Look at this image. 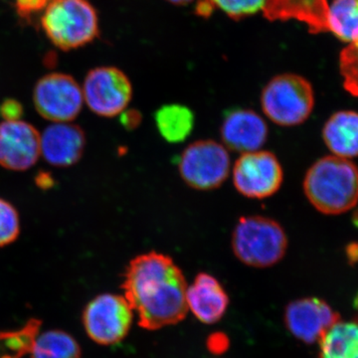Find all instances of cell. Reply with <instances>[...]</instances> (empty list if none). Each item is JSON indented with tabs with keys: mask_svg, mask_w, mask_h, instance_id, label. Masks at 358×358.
Listing matches in <instances>:
<instances>
[{
	"mask_svg": "<svg viewBox=\"0 0 358 358\" xmlns=\"http://www.w3.org/2000/svg\"><path fill=\"white\" fill-rule=\"evenodd\" d=\"M231 159L227 148L212 140L196 141L183 150L178 171L186 185L209 192L220 187L229 176Z\"/></svg>",
	"mask_w": 358,
	"mask_h": 358,
	"instance_id": "6",
	"label": "cell"
},
{
	"mask_svg": "<svg viewBox=\"0 0 358 358\" xmlns=\"http://www.w3.org/2000/svg\"><path fill=\"white\" fill-rule=\"evenodd\" d=\"M339 67L343 87L352 96H358V43L350 44L341 52Z\"/></svg>",
	"mask_w": 358,
	"mask_h": 358,
	"instance_id": "24",
	"label": "cell"
},
{
	"mask_svg": "<svg viewBox=\"0 0 358 358\" xmlns=\"http://www.w3.org/2000/svg\"><path fill=\"white\" fill-rule=\"evenodd\" d=\"M233 185L240 194L250 199L273 196L284 181L279 159L268 150L242 154L232 167Z\"/></svg>",
	"mask_w": 358,
	"mask_h": 358,
	"instance_id": "8",
	"label": "cell"
},
{
	"mask_svg": "<svg viewBox=\"0 0 358 358\" xmlns=\"http://www.w3.org/2000/svg\"><path fill=\"white\" fill-rule=\"evenodd\" d=\"M84 102L96 115L114 117L128 108L133 98V85L129 77L112 66H102L89 71L85 78Z\"/></svg>",
	"mask_w": 358,
	"mask_h": 358,
	"instance_id": "9",
	"label": "cell"
},
{
	"mask_svg": "<svg viewBox=\"0 0 358 358\" xmlns=\"http://www.w3.org/2000/svg\"><path fill=\"white\" fill-rule=\"evenodd\" d=\"M30 355L31 358H81L82 350L69 334L52 329L39 333Z\"/></svg>",
	"mask_w": 358,
	"mask_h": 358,
	"instance_id": "21",
	"label": "cell"
},
{
	"mask_svg": "<svg viewBox=\"0 0 358 358\" xmlns=\"http://www.w3.org/2000/svg\"><path fill=\"white\" fill-rule=\"evenodd\" d=\"M40 134L32 124L21 120L0 122V166L24 171L41 155Z\"/></svg>",
	"mask_w": 358,
	"mask_h": 358,
	"instance_id": "11",
	"label": "cell"
},
{
	"mask_svg": "<svg viewBox=\"0 0 358 358\" xmlns=\"http://www.w3.org/2000/svg\"><path fill=\"white\" fill-rule=\"evenodd\" d=\"M155 121L157 131L164 141L169 143H181L192 134L195 117L186 106L169 103L155 112Z\"/></svg>",
	"mask_w": 358,
	"mask_h": 358,
	"instance_id": "19",
	"label": "cell"
},
{
	"mask_svg": "<svg viewBox=\"0 0 358 358\" xmlns=\"http://www.w3.org/2000/svg\"><path fill=\"white\" fill-rule=\"evenodd\" d=\"M187 282L171 257L150 251L134 257L124 271L122 289L138 324L157 331L178 324L188 313Z\"/></svg>",
	"mask_w": 358,
	"mask_h": 358,
	"instance_id": "1",
	"label": "cell"
},
{
	"mask_svg": "<svg viewBox=\"0 0 358 358\" xmlns=\"http://www.w3.org/2000/svg\"><path fill=\"white\" fill-rule=\"evenodd\" d=\"M20 233L18 211L10 202L0 199V247L13 243Z\"/></svg>",
	"mask_w": 358,
	"mask_h": 358,
	"instance_id": "25",
	"label": "cell"
},
{
	"mask_svg": "<svg viewBox=\"0 0 358 358\" xmlns=\"http://www.w3.org/2000/svg\"><path fill=\"white\" fill-rule=\"evenodd\" d=\"M40 138L41 155L51 166H72L83 157L86 136L77 124L54 122L45 129Z\"/></svg>",
	"mask_w": 358,
	"mask_h": 358,
	"instance_id": "14",
	"label": "cell"
},
{
	"mask_svg": "<svg viewBox=\"0 0 358 358\" xmlns=\"http://www.w3.org/2000/svg\"><path fill=\"white\" fill-rule=\"evenodd\" d=\"M232 251L240 262L268 268L281 262L288 250V236L281 224L265 216H244L232 233Z\"/></svg>",
	"mask_w": 358,
	"mask_h": 358,
	"instance_id": "3",
	"label": "cell"
},
{
	"mask_svg": "<svg viewBox=\"0 0 358 358\" xmlns=\"http://www.w3.org/2000/svg\"><path fill=\"white\" fill-rule=\"evenodd\" d=\"M353 222H355V225L358 227V210L355 212V216H353Z\"/></svg>",
	"mask_w": 358,
	"mask_h": 358,
	"instance_id": "33",
	"label": "cell"
},
{
	"mask_svg": "<svg viewBox=\"0 0 358 358\" xmlns=\"http://www.w3.org/2000/svg\"><path fill=\"white\" fill-rule=\"evenodd\" d=\"M214 8L219 9L233 20H242L261 13L268 0H210Z\"/></svg>",
	"mask_w": 358,
	"mask_h": 358,
	"instance_id": "23",
	"label": "cell"
},
{
	"mask_svg": "<svg viewBox=\"0 0 358 358\" xmlns=\"http://www.w3.org/2000/svg\"><path fill=\"white\" fill-rule=\"evenodd\" d=\"M339 317L329 303L317 298H303L291 301L284 313L287 329L294 338L308 345L319 343Z\"/></svg>",
	"mask_w": 358,
	"mask_h": 358,
	"instance_id": "12",
	"label": "cell"
},
{
	"mask_svg": "<svg viewBox=\"0 0 358 358\" xmlns=\"http://www.w3.org/2000/svg\"><path fill=\"white\" fill-rule=\"evenodd\" d=\"M319 358H358V317L334 322L319 341Z\"/></svg>",
	"mask_w": 358,
	"mask_h": 358,
	"instance_id": "18",
	"label": "cell"
},
{
	"mask_svg": "<svg viewBox=\"0 0 358 358\" xmlns=\"http://www.w3.org/2000/svg\"><path fill=\"white\" fill-rule=\"evenodd\" d=\"M50 0H16V10L22 17H29L33 14L43 11Z\"/></svg>",
	"mask_w": 358,
	"mask_h": 358,
	"instance_id": "26",
	"label": "cell"
},
{
	"mask_svg": "<svg viewBox=\"0 0 358 358\" xmlns=\"http://www.w3.org/2000/svg\"><path fill=\"white\" fill-rule=\"evenodd\" d=\"M188 310L199 322L214 324L220 322L227 312L230 300L227 292L215 277L199 273L186 289Z\"/></svg>",
	"mask_w": 358,
	"mask_h": 358,
	"instance_id": "15",
	"label": "cell"
},
{
	"mask_svg": "<svg viewBox=\"0 0 358 358\" xmlns=\"http://www.w3.org/2000/svg\"><path fill=\"white\" fill-rule=\"evenodd\" d=\"M134 310L124 296L102 294L89 301L84 308L85 331L98 345H114L129 333Z\"/></svg>",
	"mask_w": 358,
	"mask_h": 358,
	"instance_id": "7",
	"label": "cell"
},
{
	"mask_svg": "<svg viewBox=\"0 0 358 358\" xmlns=\"http://www.w3.org/2000/svg\"><path fill=\"white\" fill-rule=\"evenodd\" d=\"M40 329L41 322L31 319L20 329L0 331V358H22L30 355Z\"/></svg>",
	"mask_w": 358,
	"mask_h": 358,
	"instance_id": "22",
	"label": "cell"
},
{
	"mask_svg": "<svg viewBox=\"0 0 358 358\" xmlns=\"http://www.w3.org/2000/svg\"><path fill=\"white\" fill-rule=\"evenodd\" d=\"M220 134L224 147L242 155L261 150L267 141L268 129L258 113L236 109L226 114Z\"/></svg>",
	"mask_w": 358,
	"mask_h": 358,
	"instance_id": "13",
	"label": "cell"
},
{
	"mask_svg": "<svg viewBox=\"0 0 358 358\" xmlns=\"http://www.w3.org/2000/svg\"><path fill=\"white\" fill-rule=\"evenodd\" d=\"M166 1L176 4V6H186V4L192 3L195 0H166Z\"/></svg>",
	"mask_w": 358,
	"mask_h": 358,
	"instance_id": "32",
	"label": "cell"
},
{
	"mask_svg": "<svg viewBox=\"0 0 358 358\" xmlns=\"http://www.w3.org/2000/svg\"><path fill=\"white\" fill-rule=\"evenodd\" d=\"M207 348L214 355H221L229 348V341L224 334H213L207 341Z\"/></svg>",
	"mask_w": 358,
	"mask_h": 358,
	"instance_id": "28",
	"label": "cell"
},
{
	"mask_svg": "<svg viewBox=\"0 0 358 358\" xmlns=\"http://www.w3.org/2000/svg\"><path fill=\"white\" fill-rule=\"evenodd\" d=\"M355 303H357V305L358 306V296H357V301H355Z\"/></svg>",
	"mask_w": 358,
	"mask_h": 358,
	"instance_id": "34",
	"label": "cell"
},
{
	"mask_svg": "<svg viewBox=\"0 0 358 358\" xmlns=\"http://www.w3.org/2000/svg\"><path fill=\"white\" fill-rule=\"evenodd\" d=\"M41 27L64 51L86 46L100 33L98 13L88 0H50L42 13Z\"/></svg>",
	"mask_w": 358,
	"mask_h": 358,
	"instance_id": "4",
	"label": "cell"
},
{
	"mask_svg": "<svg viewBox=\"0 0 358 358\" xmlns=\"http://www.w3.org/2000/svg\"><path fill=\"white\" fill-rule=\"evenodd\" d=\"M322 138L331 155L348 159L358 157V113H334L324 124Z\"/></svg>",
	"mask_w": 358,
	"mask_h": 358,
	"instance_id": "17",
	"label": "cell"
},
{
	"mask_svg": "<svg viewBox=\"0 0 358 358\" xmlns=\"http://www.w3.org/2000/svg\"><path fill=\"white\" fill-rule=\"evenodd\" d=\"M348 257L350 262H357L358 261V244H352L348 247Z\"/></svg>",
	"mask_w": 358,
	"mask_h": 358,
	"instance_id": "31",
	"label": "cell"
},
{
	"mask_svg": "<svg viewBox=\"0 0 358 358\" xmlns=\"http://www.w3.org/2000/svg\"><path fill=\"white\" fill-rule=\"evenodd\" d=\"M33 102L44 119L54 122H71L83 108V91L70 75L51 73L35 85Z\"/></svg>",
	"mask_w": 358,
	"mask_h": 358,
	"instance_id": "10",
	"label": "cell"
},
{
	"mask_svg": "<svg viewBox=\"0 0 358 358\" xmlns=\"http://www.w3.org/2000/svg\"><path fill=\"white\" fill-rule=\"evenodd\" d=\"M303 187L308 202L320 213H346L358 204V167L350 159L327 155L308 169Z\"/></svg>",
	"mask_w": 358,
	"mask_h": 358,
	"instance_id": "2",
	"label": "cell"
},
{
	"mask_svg": "<svg viewBox=\"0 0 358 358\" xmlns=\"http://www.w3.org/2000/svg\"><path fill=\"white\" fill-rule=\"evenodd\" d=\"M261 107L266 117L278 126H300L310 117L315 107L312 84L300 75H277L264 87Z\"/></svg>",
	"mask_w": 358,
	"mask_h": 358,
	"instance_id": "5",
	"label": "cell"
},
{
	"mask_svg": "<svg viewBox=\"0 0 358 358\" xmlns=\"http://www.w3.org/2000/svg\"><path fill=\"white\" fill-rule=\"evenodd\" d=\"M329 7V0H268L263 14L270 21H298L319 34L327 32Z\"/></svg>",
	"mask_w": 358,
	"mask_h": 358,
	"instance_id": "16",
	"label": "cell"
},
{
	"mask_svg": "<svg viewBox=\"0 0 358 358\" xmlns=\"http://www.w3.org/2000/svg\"><path fill=\"white\" fill-rule=\"evenodd\" d=\"M22 105L14 99H6L0 103V115L4 121H17L22 117Z\"/></svg>",
	"mask_w": 358,
	"mask_h": 358,
	"instance_id": "27",
	"label": "cell"
},
{
	"mask_svg": "<svg viewBox=\"0 0 358 358\" xmlns=\"http://www.w3.org/2000/svg\"><path fill=\"white\" fill-rule=\"evenodd\" d=\"M122 114V122L126 129L136 128L141 122L140 113L136 112V110H124Z\"/></svg>",
	"mask_w": 358,
	"mask_h": 358,
	"instance_id": "29",
	"label": "cell"
},
{
	"mask_svg": "<svg viewBox=\"0 0 358 358\" xmlns=\"http://www.w3.org/2000/svg\"><path fill=\"white\" fill-rule=\"evenodd\" d=\"M36 185L41 189H49L54 185V180L48 173H40L36 178Z\"/></svg>",
	"mask_w": 358,
	"mask_h": 358,
	"instance_id": "30",
	"label": "cell"
},
{
	"mask_svg": "<svg viewBox=\"0 0 358 358\" xmlns=\"http://www.w3.org/2000/svg\"><path fill=\"white\" fill-rule=\"evenodd\" d=\"M327 32L341 41L358 43V0H334L329 4Z\"/></svg>",
	"mask_w": 358,
	"mask_h": 358,
	"instance_id": "20",
	"label": "cell"
}]
</instances>
